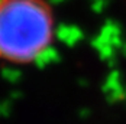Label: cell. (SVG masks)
Here are the masks:
<instances>
[{"label":"cell","mask_w":126,"mask_h":124,"mask_svg":"<svg viewBox=\"0 0 126 124\" xmlns=\"http://www.w3.org/2000/svg\"><path fill=\"white\" fill-rule=\"evenodd\" d=\"M55 36L48 0H0V62L29 65L44 58Z\"/></svg>","instance_id":"6da1fadb"}]
</instances>
